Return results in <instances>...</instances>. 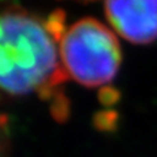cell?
<instances>
[{
  "instance_id": "7a4b0ae2",
  "label": "cell",
  "mask_w": 157,
  "mask_h": 157,
  "mask_svg": "<svg viewBox=\"0 0 157 157\" xmlns=\"http://www.w3.org/2000/svg\"><path fill=\"white\" fill-rule=\"evenodd\" d=\"M59 54L68 78L88 88L111 82L122 63L115 34L93 17L80 18L66 29L59 42Z\"/></svg>"
},
{
  "instance_id": "3957f363",
  "label": "cell",
  "mask_w": 157,
  "mask_h": 157,
  "mask_svg": "<svg viewBox=\"0 0 157 157\" xmlns=\"http://www.w3.org/2000/svg\"><path fill=\"white\" fill-rule=\"evenodd\" d=\"M105 16L126 41L135 45L157 41V0H105Z\"/></svg>"
},
{
  "instance_id": "6da1fadb",
  "label": "cell",
  "mask_w": 157,
  "mask_h": 157,
  "mask_svg": "<svg viewBox=\"0 0 157 157\" xmlns=\"http://www.w3.org/2000/svg\"><path fill=\"white\" fill-rule=\"evenodd\" d=\"M62 9L41 17L22 6L0 0V101L38 96L52 102V115L64 121L68 76L59 42L66 32Z\"/></svg>"
},
{
  "instance_id": "5b68a950",
  "label": "cell",
  "mask_w": 157,
  "mask_h": 157,
  "mask_svg": "<svg viewBox=\"0 0 157 157\" xmlns=\"http://www.w3.org/2000/svg\"><path fill=\"white\" fill-rule=\"evenodd\" d=\"M73 2H80V3H89V2H96V0H73Z\"/></svg>"
},
{
  "instance_id": "277c9868",
  "label": "cell",
  "mask_w": 157,
  "mask_h": 157,
  "mask_svg": "<svg viewBox=\"0 0 157 157\" xmlns=\"http://www.w3.org/2000/svg\"><path fill=\"white\" fill-rule=\"evenodd\" d=\"M11 147V131L7 115L0 114V157H8Z\"/></svg>"
}]
</instances>
